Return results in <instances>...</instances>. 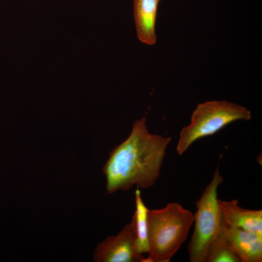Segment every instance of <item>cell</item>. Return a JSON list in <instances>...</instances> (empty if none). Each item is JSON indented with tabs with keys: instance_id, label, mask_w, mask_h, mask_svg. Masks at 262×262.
<instances>
[{
	"instance_id": "4",
	"label": "cell",
	"mask_w": 262,
	"mask_h": 262,
	"mask_svg": "<svg viewBox=\"0 0 262 262\" xmlns=\"http://www.w3.org/2000/svg\"><path fill=\"white\" fill-rule=\"evenodd\" d=\"M251 114L246 108L227 100H212L198 104L188 125L180 133L177 151L181 155L196 141L213 135L228 124L248 120Z\"/></svg>"
},
{
	"instance_id": "10",
	"label": "cell",
	"mask_w": 262,
	"mask_h": 262,
	"mask_svg": "<svg viewBox=\"0 0 262 262\" xmlns=\"http://www.w3.org/2000/svg\"><path fill=\"white\" fill-rule=\"evenodd\" d=\"M205 262H241L227 239L223 229L211 245Z\"/></svg>"
},
{
	"instance_id": "8",
	"label": "cell",
	"mask_w": 262,
	"mask_h": 262,
	"mask_svg": "<svg viewBox=\"0 0 262 262\" xmlns=\"http://www.w3.org/2000/svg\"><path fill=\"white\" fill-rule=\"evenodd\" d=\"M159 0H134V17L138 39L143 43H156L155 27Z\"/></svg>"
},
{
	"instance_id": "11",
	"label": "cell",
	"mask_w": 262,
	"mask_h": 262,
	"mask_svg": "<svg viewBox=\"0 0 262 262\" xmlns=\"http://www.w3.org/2000/svg\"></svg>"
},
{
	"instance_id": "7",
	"label": "cell",
	"mask_w": 262,
	"mask_h": 262,
	"mask_svg": "<svg viewBox=\"0 0 262 262\" xmlns=\"http://www.w3.org/2000/svg\"><path fill=\"white\" fill-rule=\"evenodd\" d=\"M224 222L227 225L262 234V210H248L238 205L237 200L219 199Z\"/></svg>"
},
{
	"instance_id": "6",
	"label": "cell",
	"mask_w": 262,
	"mask_h": 262,
	"mask_svg": "<svg viewBox=\"0 0 262 262\" xmlns=\"http://www.w3.org/2000/svg\"><path fill=\"white\" fill-rule=\"evenodd\" d=\"M223 230L241 262L262 261V234L230 227L224 222Z\"/></svg>"
},
{
	"instance_id": "3",
	"label": "cell",
	"mask_w": 262,
	"mask_h": 262,
	"mask_svg": "<svg viewBox=\"0 0 262 262\" xmlns=\"http://www.w3.org/2000/svg\"><path fill=\"white\" fill-rule=\"evenodd\" d=\"M222 181L223 177L217 166L211 182L196 202L195 228L188 246L191 262H206L211 245L223 229V217L217 198V189Z\"/></svg>"
},
{
	"instance_id": "5",
	"label": "cell",
	"mask_w": 262,
	"mask_h": 262,
	"mask_svg": "<svg viewBox=\"0 0 262 262\" xmlns=\"http://www.w3.org/2000/svg\"><path fill=\"white\" fill-rule=\"evenodd\" d=\"M135 242V235L128 224L116 235L98 244L94 260L96 262H146V258L136 252Z\"/></svg>"
},
{
	"instance_id": "2",
	"label": "cell",
	"mask_w": 262,
	"mask_h": 262,
	"mask_svg": "<svg viewBox=\"0 0 262 262\" xmlns=\"http://www.w3.org/2000/svg\"><path fill=\"white\" fill-rule=\"evenodd\" d=\"M194 214L177 202L147 212L148 257L146 262H169L186 239Z\"/></svg>"
},
{
	"instance_id": "9",
	"label": "cell",
	"mask_w": 262,
	"mask_h": 262,
	"mask_svg": "<svg viewBox=\"0 0 262 262\" xmlns=\"http://www.w3.org/2000/svg\"><path fill=\"white\" fill-rule=\"evenodd\" d=\"M135 211L130 223L136 237L135 248L140 254L148 253L149 244L147 231L148 209L143 202L139 189L135 192Z\"/></svg>"
},
{
	"instance_id": "1",
	"label": "cell",
	"mask_w": 262,
	"mask_h": 262,
	"mask_svg": "<svg viewBox=\"0 0 262 262\" xmlns=\"http://www.w3.org/2000/svg\"><path fill=\"white\" fill-rule=\"evenodd\" d=\"M145 118L136 120L129 136L110 153L103 167L106 192L127 191L135 185L146 188L159 177L171 138L149 133Z\"/></svg>"
}]
</instances>
